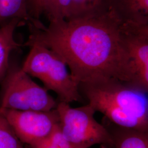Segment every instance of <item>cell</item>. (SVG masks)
I'll return each instance as SVG.
<instances>
[{
    "label": "cell",
    "mask_w": 148,
    "mask_h": 148,
    "mask_svg": "<svg viewBox=\"0 0 148 148\" xmlns=\"http://www.w3.org/2000/svg\"><path fill=\"white\" fill-rule=\"evenodd\" d=\"M29 27L27 42L41 43L59 54L79 85L104 79L136 85L123 21L110 10L92 16L49 22L48 27Z\"/></svg>",
    "instance_id": "1"
},
{
    "label": "cell",
    "mask_w": 148,
    "mask_h": 148,
    "mask_svg": "<svg viewBox=\"0 0 148 148\" xmlns=\"http://www.w3.org/2000/svg\"><path fill=\"white\" fill-rule=\"evenodd\" d=\"M81 95L114 125L148 132V92L131 82L104 79L79 84Z\"/></svg>",
    "instance_id": "2"
},
{
    "label": "cell",
    "mask_w": 148,
    "mask_h": 148,
    "mask_svg": "<svg viewBox=\"0 0 148 148\" xmlns=\"http://www.w3.org/2000/svg\"><path fill=\"white\" fill-rule=\"evenodd\" d=\"M25 45L30 47V52L21 67L23 71L41 81L46 90L57 95L58 101H82L79 84L59 54L39 43L27 42Z\"/></svg>",
    "instance_id": "3"
},
{
    "label": "cell",
    "mask_w": 148,
    "mask_h": 148,
    "mask_svg": "<svg viewBox=\"0 0 148 148\" xmlns=\"http://www.w3.org/2000/svg\"><path fill=\"white\" fill-rule=\"evenodd\" d=\"M59 128L65 138L76 148H90L95 145L112 147L111 133L95 118V110L89 104L73 108L70 103L58 101Z\"/></svg>",
    "instance_id": "4"
},
{
    "label": "cell",
    "mask_w": 148,
    "mask_h": 148,
    "mask_svg": "<svg viewBox=\"0 0 148 148\" xmlns=\"http://www.w3.org/2000/svg\"><path fill=\"white\" fill-rule=\"evenodd\" d=\"M2 81L0 109L50 111L57 106L58 101L47 90L35 82L21 68H9Z\"/></svg>",
    "instance_id": "5"
},
{
    "label": "cell",
    "mask_w": 148,
    "mask_h": 148,
    "mask_svg": "<svg viewBox=\"0 0 148 148\" xmlns=\"http://www.w3.org/2000/svg\"><path fill=\"white\" fill-rule=\"evenodd\" d=\"M0 114L21 143L32 148L48 137L59 125L56 108L50 111L0 109Z\"/></svg>",
    "instance_id": "6"
},
{
    "label": "cell",
    "mask_w": 148,
    "mask_h": 148,
    "mask_svg": "<svg viewBox=\"0 0 148 148\" xmlns=\"http://www.w3.org/2000/svg\"><path fill=\"white\" fill-rule=\"evenodd\" d=\"M126 41L135 71V84L148 90V24L125 22Z\"/></svg>",
    "instance_id": "7"
},
{
    "label": "cell",
    "mask_w": 148,
    "mask_h": 148,
    "mask_svg": "<svg viewBox=\"0 0 148 148\" xmlns=\"http://www.w3.org/2000/svg\"><path fill=\"white\" fill-rule=\"evenodd\" d=\"M108 10L122 21L148 24V0H110Z\"/></svg>",
    "instance_id": "8"
},
{
    "label": "cell",
    "mask_w": 148,
    "mask_h": 148,
    "mask_svg": "<svg viewBox=\"0 0 148 148\" xmlns=\"http://www.w3.org/2000/svg\"><path fill=\"white\" fill-rule=\"evenodd\" d=\"M23 21L13 19L0 26V81L9 69V58L11 53L21 46L14 37L17 27L25 24Z\"/></svg>",
    "instance_id": "9"
},
{
    "label": "cell",
    "mask_w": 148,
    "mask_h": 148,
    "mask_svg": "<svg viewBox=\"0 0 148 148\" xmlns=\"http://www.w3.org/2000/svg\"><path fill=\"white\" fill-rule=\"evenodd\" d=\"M109 130L114 148H148V132L114 125Z\"/></svg>",
    "instance_id": "10"
},
{
    "label": "cell",
    "mask_w": 148,
    "mask_h": 148,
    "mask_svg": "<svg viewBox=\"0 0 148 148\" xmlns=\"http://www.w3.org/2000/svg\"><path fill=\"white\" fill-rule=\"evenodd\" d=\"M13 19L33 25L40 21L30 16L28 0H0V26Z\"/></svg>",
    "instance_id": "11"
},
{
    "label": "cell",
    "mask_w": 148,
    "mask_h": 148,
    "mask_svg": "<svg viewBox=\"0 0 148 148\" xmlns=\"http://www.w3.org/2000/svg\"><path fill=\"white\" fill-rule=\"evenodd\" d=\"M110 0H72L66 20L96 16L108 11Z\"/></svg>",
    "instance_id": "12"
},
{
    "label": "cell",
    "mask_w": 148,
    "mask_h": 148,
    "mask_svg": "<svg viewBox=\"0 0 148 148\" xmlns=\"http://www.w3.org/2000/svg\"><path fill=\"white\" fill-rule=\"evenodd\" d=\"M72 0H46L44 13L49 22L66 20Z\"/></svg>",
    "instance_id": "13"
},
{
    "label": "cell",
    "mask_w": 148,
    "mask_h": 148,
    "mask_svg": "<svg viewBox=\"0 0 148 148\" xmlns=\"http://www.w3.org/2000/svg\"><path fill=\"white\" fill-rule=\"evenodd\" d=\"M0 148H25L5 118L1 114Z\"/></svg>",
    "instance_id": "14"
},
{
    "label": "cell",
    "mask_w": 148,
    "mask_h": 148,
    "mask_svg": "<svg viewBox=\"0 0 148 148\" xmlns=\"http://www.w3.org/2000/svg\"><path fill=\"white\" fill-rule=\"evenodd\" d=\"M32 148H76L61 132L59 125L48 137Z\"/></svg>",
    "instance_id": "15"
},
{
    "label": "cell",
    "mask_w": 148,
    "mask_h": 148,
    "mask_svg": "<svg viewBox=\"0 0 148 148\" xmlns=\"http://www.w3.org/2000/svg\"><path fill=\"white\" fill-rule=\"evenodd\" d=\"M46 0H28L29 12L32 18L40 20L44 13Z\"/></svg>",
    "instance_id": "16"
}]
</instances>
